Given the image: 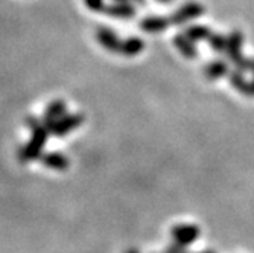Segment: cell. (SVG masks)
Listing matches in <instances>:
<instances>
[{
	"mask_svg": "<svg viewBox=\"0 0 254 253\" xmlns=\"http://www.w3.org/2000/svg\"><path fill=\"white\" fill-rule=\"evenodd\" d=\"M165 253H189V252L186 250V247H184V246H180V244L174 243L172 246H169L165 250Z\"/></svg>",
	"mask_w": 254,
	"mask_h": 253,
	"instance_id": "ac0fdd59",
	"label": "cell"
},
{
	"mask_svg": "<svg viewBox=\"0 0 254 253\" xmlns=\"http://www.w3.org/2000/svg\"><path fill=\"white\" fill-rule=\"evenodd\" d=\"M158 2H171V0H158Z\"/></svg>",
	"mask_w": 254,
	"mask_h": 253,
	"instance_id": "44dd1931",
	"label": "cell"
},
{
	"mask_svg": "<svg viewBox=\"0 0 254 253\" xmlns=\"http://www.w3.org/2000/svg\"><path fill=\"white\" fill-rule=\"evenodd\" d=\"M145 49V43L138 37H128L122 41L121 46V55L124 57H135Z\"/></svg>",
	"mask_w": 254,
	"mask_h": 253,
	"instance_id": "5bb4252c",
	"label": "cell"
},
{
	"mask_svg": "<svg viewBox=\"0 0 254 253\" xmlns=\"http://www.w3.org/2000/svg\"><path fill=\"white\" fill-rule=\"evenodd\" d=\"M174 243L188 247L193 244L199 237V227L195 224H177L171 231Z\"/></svg>",
	"mask_w": 254,
	"mask_h": 253,
	"instance_id": "3957f363",
	"label": "cell"
},
{
	"mask_svg": "<svg viewBox=\"0 0 254 253\" xmlns=\"http://www.w3.org/2000/svg\"><path fill=\"white\" fill-rule=\"evenodd\" d=\"M84 122V114L81 113H75V114H64L63 118H60L51 128V134L54 136H65L70 131L76 130L81 124Z\"/></svg>",
	"mask_w": 254,
	"mask_h": 253,
	"instance_id": "277c9868",
	"label": "cell"
},
{
	"mask_svg": "<svg viewBox=\"0 0 254 253\" xmlns=\"http://www.w3.org/2000/svg\"><path fill=\"white\" fill-rule=\"evenodd\" d=\"M199 253H215V252H212V250H204V252H199Z\"/></svg>",
	"mask_w": 254,
	"mask_h": 253,
	"instance_id": "ffe728a7",
	"label": "cell"
},
{
	"mask_svg": "<svg viewBox=\"0 0 254 253\" xmlns=\"http://www.w3.org/2000/svg\"><path fill=\"white\" fill-rule=\"evenodd\" d=\"M230 74V67L228 63L222 58H216L213 61H210L204 69H202V75L209 80V81H215L219 80L225 75Z\"/></svg>",
	"mask_w": 254,
	"mask_h": 253,
	"instance_id": "ba28073f",
	"label": "cell"
},
{
	"mask_svg": "<svg viewBox=\"0 0 254 253\" xmlns=\"http://www.w3.org/2000/svg\"><path fill=\"white\" fill-rule=\"evenodd\" d=\"M242 44H244V34L241 31H238V29H235L232 34L227 37V48H225L224 54L227 55V58L233 64L238 63L241 58H244Z\"/></svg>",
	"mask_w": 254,
	"mask_h": 253,
	"instance_id": "8992f818",
	"label": "cell"
},
{
	"mask_svg": "<svg viewBox=\"0 0 254 253\" xmlns=\"http://www.w3.org/2000/svg\"><path fill=\"white\" fill-rule=\"evenodd\" d=\"M253 74H254V66H253Z\"/></svg>",
	"mask_w": 254,
	"mask_h": 253,
	"instance_id": "7402d4cb",
	"label": "cell"
},
{
	"mask_svg": "<svg viewBox=\"0 0 254 253\" xmlns=\"http://www.w3.org/2000/svg\"><path fill=\"white\" fill-rule=\"evenodd\" d=\"M186 35L190 41L196 43V41H201V40H209V37L212 35V29L209 26H202V25H192V26H188L183 32Z\"/></svg>",
	"mask_w": 254,
	"mask_h": 253,
	"instance_id": "9a60e30c",
	"label": "cell"
},
{
	"mask_svg": "<svg viewBox=\"0 0 254 253\" xmlns=\"http://www.w3.org/2000/svg\"><path fill=\"white\" fill-rule=\"evenodd\" d=\"M104 12L113 18H122V20H128L132 18L135 15V8L132 3H116L113 2L111 5H105Z\"/></svg>",
	"mask_w": 254,
	"mask_h": 253,
	"instance_id": "30bf717a",
	"label": "cell"
},
{
	"mask_svg": "<svg viewBox=\"0 0 254 253\" xmlns=\"http://www.w3.org/2000/svg\"><path fill=\"white\" fill-rule=\"evenodd\" d=\"M64 114H65V102L63 99H57V101L51 102V105L46 108L41 122L48 128H51L60 118L64 116Z\"/></svg>",
	"mask_w": 254,
	"mask_h": 253,
	"instance_id": "9c48e42d",
	"label": "cell"
},
{
	"mask_svg": "<svg viewBox=\"0 0 254 253\" xmlns=\"http://www.w3.org/2000/svg\"><path fill=\"white\" fill-rule=\"evenodd\" d=\"M85 2V6L90 9V11H95V12H104V0H84Z\"/></svg>",
	"mask_w": 254,
	"mask_h": 253,
	"instance_id": "e0dca14e",
	"label": "cell"
},
{
	"mask_svg": "<svg viewBox=\"0 0 254 253\" xmlns=\"http://www.w3.org/2000/svg\"><path fill=\"white\" fill-rule=\"evenodd\" d=\"M228 80H230V84H232L239 93L245 95V96H253V88H251V83H248L245 78H244V74L239 72V71H230L228 74Z\"/></svg>",
	"mask_w": 254,
	"mask_h": 253,
	"instance_id": "4fadbf2b",
	"label": "cell"
},
{
	"mask_svg": "<svg viewBox=\"0 0 254 253\" xmlns=\"http://www.w3.org/2000/svg\"><path fill=\"white\" fill-rule=\"evenodd\" d=\"M169 25H171L169 17L148 15L140 21V29L148 32V34H160V32H165Z\"/></svg>",
	"mask_w": 254,
	"mask_h": 253,
	"instance_id": "52a82bcc",
	"label": "cell"
},
{
	"mask_svg": "<svg viewBox=\"0 0 254 253\" xmlns=\"http://www.w3.org/2000/svg\"><path fill=\"white\" fill-rule=\"evenodd\" d=\"M127 253H138V252H137L135 249H129V250H128Z\"/></svg>",
	"mask_w": 254,
	"mask_h": 253,
	"instance_id": "d6986e66",
	"label": "cell"
},
{
	"mask_svg": "<svg viewBox=\"0 0 254 253\" xmlns=\"http://www.w3.org/2000/svg\"><path fill=\"white\" fill-rule=\"evenodd\" d=\"M209 46L212 48L213 52L216 54H222L225 52V48H227V37H224L222 34H216V32H212V35L209 37Z\"/></svg>",
	"mask_w": 254,
	"mask_h": 253,
	"instance_id": "2e32d148",
	"label": "cell"
},
{
	"mask_svg": "<svg viewBox=\"0 0 254 253\" xmlns=\"http://www.w3.org/2000/svg\"><path fill=\"white\" fill-rule=\"evenodd\" d=\"M174 44L175 48L183 54L184 58H189V60H195L198 58V49L193 41H190L184 34L175 35L174 37Z\"/></svg>",
	"mask_w": 254,
	"mask_h": 253,
	"instance_id": "8fae6325",
	"label": "cell"
},
{
	"mask_svg": "<svg viewBox=\"0 0 254 253\" xmlns=\"http://www.w3.org/2000/svg\"><path fill=\"white\" fill-rule=\"evenodd\" d=\"M96 38L99 41V44L104 49L113 52V54H121V46H122V40L118 37V34L114 32L111 28L107 26H99L96 31Z\"/></svg>",
	"mask_w": 254,
	"mask_h": 253,
	"instance_id": "5b68a950",
	"label": "cell"
},
{
	"mask_svg": "<svg viewBox=\"0 0 254 253\" xmlns=\"http://www.w3.org/2000/svg\"><path fill=\"white\" fill-rule=\"evenodd\" d=\"M49 134H51L49 128L40 121V124H37L32 128L31 141L25 147H23L20 150V153H18L20 162L28 164V162H31V160L40 159L41 157V153H43V147L46 145V142H48Z\"/></svg>",
	"mask_w": 254,
	"mask_h": 253,
	"instance_id": "6da1fadb",
	"label": "cell"
},
{
	"mask_svg": "<svg viewBox=\"0 0 254 253\" xmlns=\"http://www.w3.org/2000/svg\"><path fill=\"white\" fill-rule=\"evenodd\" d=\"M205 12V8L196 2H189L184 3L181 8H178L171 17V25H186L188 21H192L195 18H198L199 15H202Z\"/></svg>",
	"mask_w": 254,
	"mask_h": 253,
	"instance_id": "7a4b0ae2",
	"label": "cell"
},
{
	"mask_svg": "<svg viewBox=\"0 0 254 253\" xmlns=\"http://www.w3.org/2000/svg\"><path fill=\"white\" fill-rule=\"evenodd\" d=\"M41 162L46 168L55 171H64L68 168V159L61 153H46L41 156Z\"/></svg>",
	"mask_w": 254,
	"mask_h": 253,
	"instance_id": "7c38bea8",
	"label": "cell"
}]
</instances>
